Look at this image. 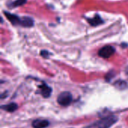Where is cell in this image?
<instances>
[{
    "instance_id": "6da1fadb",
    "label": "cell",
    "mask_w": 128,
    "mask_h": 128,
    "mask_svg": "<svg viewBox=\"0 0 128 128\" xmlns=\"http://www.w3.org/2000/svg\"><path fill=\"white\" fill-rule=\"evenodd\" d=\"M117 122V118L115 116H110L100 119L95 122L91 128H110Z\"/></svg>"
},
{
    "instance_id": "7a4b0ae2",
    "label": "cell",
    "mask_w": 128,
    "mask_h": 128,
    "mask_svg": "<svg viewBox=\"0 0 128 128\" xmlns=\"http://www.w3.org/2000/svg\"><path fill=\"white\" fill-rule=\"evenodd\" d=\"M72 100H73L72 94L68 92H64L61 93L57 98L58 103L63 106H67L70 105V103L72 102Z\"/></svg>"
},
{
    "instance_id": "3957f363",
    "label": "cell",
    "mask_w": 128,
    "mask_h": 128,
    "mask_svg": "<svg viewBox=\"0 0 128 128\" xmlns=\"http://www.w3.org/2000/svg\"><path fill=\"white\" fill-rule=\"evenodd\" d=\"M115 52V49L111 46H105L103 48H101L98 54L100 57L104 58H108L110 56H112Z\"/></svg>"
},
{
    "instance_id": "277c9868",
    "label": "cell",
    "mask_w": 128,
    "mask_h": 128,
    "mask_svg": "<svg viewBox=\"0 0 128 128\" xmlns=\"http://www.w3.org/2000/svg\"><path fill=\"white\" fill-rule=\"evenodd\" d=\"M5 16H7L8 20L13 24V25H20L21 26V22H22V18L19 17L18 16L8 13V12H4Z\"/></svg>"
},
{
    "instance_id": "5b68a950",
    "label": "cell",
    "mask_w": 128,
    "mask_h": 128,
    "mask_svg": "<svg viewBox=\"0 0 128 128\" xmlns=\"http://www.w3.org/2000/svg\"><path fill=\"white\" fill-rule=\"evenodd\" d=\"M39 88L40 90V94L44 98H49L51 95L52 88L47 85H46L45 83H43L41 86H40Z\"/></svg>"
},
{
    "instance_id": "8992f818",
    "label": "cell",
    "mask_w": 128,
    "mask_h": 128,
    "mask_svg": "<svg viewBox=\"0 0 128 128\" xmlns=\"http://www.w3.org/2000/svg\"><path fill=\"white\" fill-rule=\"evenodd\" d=\"M50 125V122L46 120L38 119L33 122L32 127L34 128H45Z\"/></svg>"
},
{
    "instance_id": "52a82bcc",
    "label": "cell",
    "mask_w": 128,
    "mask_h": 128,
    "mask_svg": "<svg viewBox=\"0 0 128 128\" xmlns=\"http://www.w3.org/2000/svg\"><path fill=\"white\" fill-rule=\"evenodd\" d=\"M34 25V20L28 16H25L22 18L21 26L23 27H32Z\"/></svg>"
},
{
    "instance_id": "ba28073f",
    "label": "cell",
    "mask_w": 128,
    "mask_h": 128,
    "mask_svg": "<svg viewBox=\"0 0 128 128\" xmlns=\"http://www.w3.org/2000/svg\"><path fill=\"white\" fill-rule=\"evenodd\" d=\"M88 22H89L92 26H98V25H100V24H101V23L103 22V20H102L101 17H100L99 15H98V14H97L94 17H93V18L88 19Z\"/></svg>"
},
{
    "instance_id": "9c48e42d",
    "label": "cell",
    "mask_w": 128,
    "mask_h": 128,
    "mask_svg": "<svg viewBox=\"0 0 128 128\" xmlns=\"http://www.w3.org/2000/svg\"><path fill=\"white\" fill-rule=\"evenodd\" d=\"M17 108H18V106L15 103H11V104H7V105H4V106H2V110H4L5 111L9 112H14Z\"/></svg>"
},
{
    "instance_id": "30bf717a",
    "label": "cell",
    "mask_w": 128,
    "mask_h": 128,
    "mask_svg": "<svg viewBox=\"0 0 128 128\" xmlns=\"http://www.w3.org/2000/svg\"><path fill=\"white\" fill-rule=\"evenodd\" d=\"M115 86H116V88H118L120 90H124L128 87V84L126 82L123 81V80H118L115 83Z\"/></svg>"
},
{
    "instance_id": "8fae6325",
    "label": "cell",
    "mask_w": 128,
    "mask_h": 128,
    "mask_svg": "<svg viewBox=\"0 0 128 128\" xmlns=\"http://www.w3.org/2000/svg\"><path fill=\"white\" fill-rule=\"evenodd\" d=\"M26 2V0H16L15 2H14L11 5L12 7H18V6H21L22 4H24Z\"/></svg>"
},
{
    "instance_id": "7c38bea8",
    "label": "cell",
    "mask_w": 128,
    "mask_h": 128,
    "mask_svg": "<svg viewBox=\"0 0 128 128\" xmlns=\"http://www.w3.org/2000/svg\"><path fill=\"white\" fill-rule=\"evenodd\" d=\"M40 55L43 56V57H44V58H48L49 57V56H50V53H49V52H47V51H46V50H43V51H41L40 52Z\"/></svg>"
},
{
    "instance_id": "4fadbf2b",
    "label": "cell",
    "mask_w": 128,
    "mask_h": 128,
    "mask_svg": "<svg viewBox=\"0 0 128 128\" xmlns=\"http://www.w3.org/2000/svg\"><path fill=\"white\" fill-rule=\"evenodd\" d=\"M125 72H126V74H127V75L128 76V67L126 68V70H125Z\"/></svg>"
}]
</instances>
